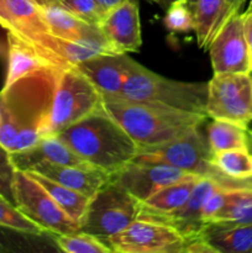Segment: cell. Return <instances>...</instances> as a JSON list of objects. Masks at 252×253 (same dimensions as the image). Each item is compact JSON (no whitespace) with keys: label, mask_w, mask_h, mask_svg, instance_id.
I'll use <instances>...</instances> for the list:
<instances>
[{"label":"cell","mask_w":252,"mask_h":253,"mask_svg":"<svg viewBox=\"0 0 252 253\" xmlns=\"http://www.w3.org/2000/svg\"><path fill=\"white\" fill-rule=\"evenodd\" d=\"M105 242L119 253H183L187 237L168 222L138 216Z\"/></svg>","instance_id":"30bf717a"},{"label":"cell","mask_w":252,"mask_h":253,"mask_svg":"<svg viewBox=\"0 0 252 253\" xmlns=\"http://www.w3.org/2000/svg\"><path fill=\"white\" fill-rule=\"evenodd\" d=\"M103 95L76 66L59 69L49 114L47 136L57 135L68 126L101 108Z\"/></svg>","instance_id":"5b68a950"},{"label":"cell","mask_w":252,"mask_h":253,"mask_svg":"<svg viewBox=\"0 0 252 253\" xmlns=\"http://www.w3.org/2000/svg\"><path fill=\"white\" fill-rule=\"evenodd\" d=\"M32 2L37 5L39 7H47V6H51V5H56L58 4L61 0H31Z\"/></svg>","instance_id":"d590c367"},{"label":"cell","mask_w":252,"mask_h":253,"mask_svg":"<svg viewBox=\"0 0 252 253\" xmlns=\"http://www.w3.org/2000/svg\"><path fill=\"white\" fill-rule=\"evenodd\" d=\"M99 29L114 48L120 53L138 52L142 44L138 4L124 0L99 22Z\"/></svg>","instance_id":"5bb4252c"},{"label":"cell","mask_w":252,"mask_h":253,"mask_svg":"<svg viewBox=\"0 0 252 253\" xmlns=\"http://www.w3.org/2000/svg\"><path fill=\"white\" fill-rule=\"evenodd\" d=\"M26 172L39 173L58 184L82 193L89 198L93 197L110 177L96 168L53 165L47 162L39 163Z\"/></svg>","instance_id":"e0dca14e"},{"label":"cell","mask_w":252,"mask_h":253,"mask_svg":"<svg viewBox=\"0 0 252 253\" xmlns=\"http://www.w3.org/2000/svg\"><path fill=\"white\" fill-rule=\"evenodd\" d=\"M12 194L17 209L41 227L44 234L57 236L81 230V224L64 212L47 190L25 170L15 172Z\"/></svg>","instance_id":"52a82bcc"},{"label":"cell","mask_w":252,"mask_h":253,"mask_svg":"<svg viewBox=\"0 0 252 253\" xmlns=\"http://www.w3.org/2000/svg\"><path fill=\"white\" fill-rule=\"evenodd\" d=\"M211 156L207 136L197 127L168 142L140 147L133 161L170 166L198 175L225 177L212 166Z\"/></svg>","instance_id":"ba28073f"},{"label":"cell","mask_w":252,"mask_h":253,"mask_svg":"<svg viewBox=\"0 0 252 253\" xmlns=\"http://www.w3.org/2000/svg\"><path fill=\"white\" fill-rule=\"evenodd\" d=\"M11 160L16 169L29 170L39 163L47 162L53 165L90 167L77 156L57 135L44 136L27 150L11 153ZM93 168V167H90Z\"/></svg>","instance_id":"ac0fdd59"},{"label":"cell","mask_w":252,"mask_h":253,"mask_svg":"<svg viewBox=\"0 0 252 253\" xmlns=\"http://www.w3.org/2000/svg\"><path fill=\"white\" fill-rule=\"evenodd\" d=\"M90 167L111 175L135 160L138 146L103 108L57 133Z\"/></svg>","instance_id":"7a4b0ae2"},{"label":"cell","mask_w":252,"mask_h":253,"mask_svg":"<svg viewBox=\"0 0 252 253\" xmlns=\"http://www.w3.org/2000/svg\"><path fill=\"white\" fill-rule=\"evenodd\" d=\"M250 76H251V79H252V71L250 72Z\"/></svg>","instance_id":"b9f144b4"},{"label":"cell","mask_w":252,"mask_h":253,"mask_svg":"<svg viewBox=\"0 0 252 253\" xmlns=\"http://www.w3.org/2000/svg\"><path fill=\"white\" fill-rule=\"evenodd\" d=\"M193 15L198 46L208 51L215 35L231 15L227 0H197Z\"/></svg>","instance_id":"44dd1931"},{"label":"cell","mask_w":252,"mask_h":253,"mask_svg":"<svg viewBox=\"0 0 252 253\" xmlns=\"http://www.w3.org/2000/svg\"><path fill=\"white\" fill-rule=\"evenodd\" d=\"M0 226L31 236H42L44 234L43 230L25 216L16 205L2 197H0Z\"/></svg>","instance_id":"83f0119b"},{"label":"cell","mask_w":252,"mask_h":253,"mask_svg":"<svg viewBox=\"0 0 252 253\" xmlns=\"http://www.w3.org/2000/svg\"><path fill=\"white\" fill-rule=\"evenodd\" d=\"M188 1H189V4L192 5V6H194V4H195V1H197V0H188Z\"/></svg>","instance_id":"ab89813d"},{"label":"cell","mask_w":252,"mask_h":253,"mask_svg":"<svg viewBox=\"0 0 252 253\" xmlns=\"http://www.w3.org/2000/svg\"><path fill=\"white\" fill-rule=\"evenodd\" d=\"M247 130L237 124L224 120H215L207 127V140L212 153L227 150H247Z\"/></svg>","instance_id":"d4e9b609"},{"label":"cell","mask_w":252,"mask_h":253,"mask_svg":"<svg viewBox=\"0 0 252 253\" xmlns=\"http://www.w3.org/2000/svg\"><path fill=\"white\" fill-rule=\"evenodd\" d=\"M242 180H234L226 177H212V175H202L195 183L189 199L180 209L165 215H147L140 214V216L151 217V219L160 220L168 222L177 227L188 240L195 236H199L204 231V224L202 221L203 210L208 199L211 197L214 192L225 185L236 184Z\"/></svg>","instance_id":"4fadbf2b"},{"label":"cell","mask_w":252,"mask_h":253,"mask_svg":"<svg viewBox=\"0 0 252 253\" xmlns=\"http://www.w3.org/2000/svg\"><path fill=\"white\" fill-rule=\"evenodd\" d=\"M7 72L4 86L10 85L17 79L24 78L29 74L39 72L41 69L52 67L40 57L36 49L17 37L16 35L7 32ZM56 68V67H54Z\"/></svg>","instance_id":"ffe728a7"},{"label":"cell","mask_w":252,"mask_h":253,"mask_svg":"<svg viewBox=\"0 0 252 253\" xmlns=\"http://www.w3.org/2000/svg\"><path fill=\"white\" fill-rule=\"evenodd\" d=\"M101 108L140 147L157 146L200 127L208 116L161 106L103 98Z\"/></svg>","instance_id":"3957f363"},{"label":"cell","mask_w":252,"mask_h":253,"mask_svg":"<svg viewBox=\"0 0 252 253\" xmlns=\"http://www.w3.org/2000/svg\"><path fill=\"white\" fill-rule=\"evenodd\" d=\"M141 205L136 198L110 179L90 198L81 231L105 241L138 217Z\"/></svg>","instance_id":"8992f818"},{"label":"cell","mask_w":252,"mask_h":253,"mask_svg":"<svg viewBox=\"0 0 252 253\" xmlns=\"http://www.w3.org/2000/svg\"><path fill=\"white\" fill-rule=\"evenodd\" d=\"M96 4H98L99 9H100L101 14L105 16L108 12H110L111 10L115 9L118 5H120L124 0H95Z\"/></svg>","instance_id":"836d02e7"},{"label":"cell","mask_w":252,"mask_h":253,"mask_svg":"<svg viewBox=\"0 0 252 253\" xmlns=\"http://www.w3.org/2000/svg\"><path fill=\"white\" fill-rule=\"evenodd\" d=\"M27 173L31 174L47 190V193L53 198L54 202L61 207V209L64 212H67L77 222L82 224L86 209H88L90 198L82 194V193L76 192L73 189H69V188L64 187V185L58 184V183L53 182V180L48 179V178L43 177V175L39 174L36 172Z\"/></svg>","instance_id":"cb8c5ba5"},{"label":"cell","mask_w":252,"mask_h":253,"mask_svg":"<svg viewBox=\"0 0 252 253\" xmlns=\"http://www.w3.org/2000/svg\"><path fill=\"white\" fill-rule=\"evenodd\" d=\"M42 16L54 36L72 41L81 40H106L98 25H91L78 19L61 5L42 7Z\"/></svg>","instance_id":"d6986e66"},{"label":"cell","mask_w":252,"mask_h":253,"mask_svg":"<svg viewBox=\"0 0 252 253\" xmlns=\"http://www.w3.org/2000/svg\"><path fill=\"white\" fill-rule=\"evenodd\" d=\"M5 57H7V43L0 41V58H5Z\"/></svg>","instance_id":"74e56055"},{"label":"cell","mask_w":252,"mask_h":253,"mask_svg":"<svg viewBox=\"0 0 252 253\" xmlns=\"http://www.w3.org/2000/svg\"><path fill=\"white\" fill-rule=\"evenodd\" d=\"M245 1H246V0H227L230 12L234 14V12L240 11V9H241L242 5L245 4Z\"/></svg>","instance_id":"e575fe53"},{"label":"cell","mask_w":252,"mask_h":253,"mask_svg":"<svg viewBox=\"0 0 252 253\" xmlns=\"http://www.w3.org/2000/svg\"><path fill=\"white\" fill-rule=\"evenodd\" d=\"M58 68L47 67L0 90V145L10 153L47 136Z\"/></svg>","instance_id":"6da1fadb"},{"label":"cell","mask_w":252,"mask_h":253,"mask_svg":"<svg viewBox=\"0 0 252 253\" xmlns=\"http://www.w3.org/2000/svg\"><path fill=\"white\" fill-rule=\"evenodd\" d=\"M15 172L16 167L11 160V153L4 146L0 145V197L14 205L12 183H14Z\"/></svg>","instance_id":"4dcf8cb0"},{"label":"cell","mask_w":252,"mask_h":253,"mask_svg":"<svg viewBox=\"0 0 252 253\" xmlns=\"http://www.w3.org/2000/svg\"><path fill=\"white\" fill-rule=\"evenodd\" d=\"M202 175L193 174L189 178L162 188L140 203V214L165 215L180 209L189 199L195 183ZM140 216V215H138Z\"/></svg>","instance_id":"7402d4cb"},{"label":"cell","mask_w":252,"mask_h":253,"mask_svg":"<svg viewBox=\"0 0 252 253\" xmlns=\"http://www.w3.org/2000/svg\"><path fill=\"white\" fill-rule=\"evenodd\" d=\"M242 17H244L245 36H246V41L252 58V7H247L246 11L242 12Z\"/></svg>","instance_id":"d6a6232c"},{"label":"cell","mask_w":252,"mask_h":253,"mask_svg":"<svg viewBox=\"0 0 252 253\" xmlns=\"http://www.w3.org/2000/svg\"><path fill=\"white\" fill-rule=\"evenodd\" d=\"M247 150L250 153H252V128L247 130Z\"/></svg>","instance_id":"f35d334b"},{"label":"cell","mask_w":252,"mask_h":253,"mask_svg":"<svg viewBox=\"0 0 252 253\" xmlns=\"http://www.w3.org/2000/svg\"><path fill=\"white\" fill-rule=\"evenodd\" d=\"M249 7H252V0H251V2H250V5H249Z\"/></svg>","instance_id":"60d3db41"},{"label":"cell","mask_w":252,"mask_h":253,"mask_svg":"<svg viewBox=\"0 0 252 253\" xmlns=\"http://www.w3.org/2000/svg\"><path fill=\"white\" fill-rule=\"evenodd\" d=\"M152 1L156 2L160 7H162L163 10H166L170 4H173V2L177 1V0H152Z\"/></svg>","instance_id":"8d00e7d4"},{"label":"cell","mask_w":252,"mask_h":253,"mask_svg":"<svg viewBox=\"0 0 252 253\" xmlns=\"http://www.w3.org/2000/svg\"><path fill=\"white\" fill-rule=\"evenodd\" d=\"M205 114L215 120L244 127L252 123V79L250 73H214L208 82Z\"/></svg>","instance_id":"9c48e42d"},{"label":"cell","mask_w":252,"mask_h":253,"mask_svg":"<svg viewBox=\"0 0 252 253\" xmlns=\"http://www.w3.org/2000/svg\"><path fill=\"white\" fill-rule=\"evenodd\" d=\"M211 163L222 175L230 179H252V153L246 148L212 153Z\"/></svg>","instance_id":"484cf974"},{"label":"cell","mask_w":252,"mask_h":253,"mask_svg":"<svg viewBox=\"0 0 252 253\" xmlns=\"http://www.w3.org/2000/svg\"><path fill=\"white\" fill-rule=\"evenodd\" d=\"M208 51L214 73H250L252 71L241 12H234L225 20Z\"/></svg>","instance_id":"8fae6325"},{"label":"cell","mask_w":252,"mask_h":253,"mask_svg":"<svg viewBox=\"0 0 252 253\" xmlns=\"http://www.w3.org/2000/svg\"><path fill=\"white\" fill-rule=\"evenodd\" d=\"M166 29L172 32L194 31L193 6L188 0H177L166 9L163 19Z\"/></svg>","instance_id":"f1b7e54d"},{"label":"cell","mask_w":252,"mask_h":253,"mask_svg":"<svg viewBox=\"0 0 252 253\" xmlns=\"http://www.w3.org/2000/svg\"><path fill=\"white\" fill-rule=\"evenodd\" d=\"M58 5L78 19L91 25H99L104 17L95 0H61Z\"/></svg>","instance_id":"f546056e"},{"label":"cell","mask_w":252,"mask_h":253,"mask_svg":"<svg viewBox=\"0 0 252 253\" xmlns=\"http://www.w3.org/2000/svg\"><path fill=\"white\" fill-rule=\"evenodd\" d=\"M0 26L30 44L49 32L41 7L31 0H0Z\"/></svg>","instance_id":"2e32d148"},{"label":"cell","mask_w":252,"mask_h":253,"mask_svg":"<svg viewBox=\"0 0 252 253\" xmlns=\"http://www.w3.org/2000/svg\"><path fill=\"white\" fill-rule=\"evenodd\" d=\"M183 253H217L203 235L188 240Z\"/></svg>","instance_id":"1f68e13d"},{"label":"cell","mask_w":252,"mask_h":253,"mask_svg":"<svg viewBox=\"0 0 252 253\" xmlns=\"http://www.w3.org/2000/svg\"><path fill=\"white\" fill-rule=\"evenodd\" d=\"M193 173L158 163L131 161L111 174L109 179L130 193L138 202H143L162 188L189 178Z\"/></svg>","instance_id":"7c38bea8"},{"label":"cell","mask_w":252,"mask_h":253,"mask_svg":"<svg viewBox=\"0 0 252 253\" xmlns=\"http://www.w3.org/2000/svg\"><path fill=\"white\" fill-rule=\"evenodd\" d=\"M127 66V78L118 99L207 115L208 82H182L166 78L141 66L131 57Z\"/></svg>","instance_id":"277c9868"},{"label":"cell","mask_w":252,"mask_h":253,"mask_svg":"<svg viewBox=\"0 0 252 253\" xmlns=\"http://www.w3.org/2000/svg\"><path fill=\"white\" fill-rule=\"evenodd\" d=\"M202 235L217 253H252V224H209Z\"/></svg>","instance_id":"603a6c76"},{"label":"cell","mask_w":252,"mask_h":253,"mask_svg":"<svg viewBox=\"0 0 252 253\" xmlns=\"http://www.w3.org/2000/svg\"><path fill=\"white\" fill-rule=\"evenodd\" d=\"M56 245L67 253H111V247L99 237L84 231L57 235Z\"/></svg>","instance_id":"4316f807"},{"label":"cell","mask_w":252,"mask_h":253,"mask_svg":"<svg viewBox=\"0 0 252 253\" xmlns=\"http://www.w3.org/2000/svg\"><path fill=\"white\" fill-rule=\"evenodd\" d=\"M127 53L100 54L77 64L103 98H118L128 74Z\"/></svg>","instance_id":"9a60e30c"}]
</instances>
